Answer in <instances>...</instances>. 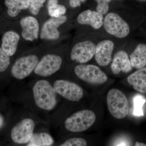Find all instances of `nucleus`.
<instances>
[{"label":"nucleus","mask_w":146,"mask_h":146,"mask_svg":"<svg viewBox=\"0 0 146 146\" xmlns=\"http://www.w3.org/2000/svg\"><path fill=\"white\" fill-rule=\"evenodd\" d=\"M53 139L47 133H33L30 143L40 146H50L54 143Z\"/></svg>","instance_id":"aec40b11"},{"label":"nucleus","mask_w":146,"mask_h":146,"mask_svg":"<svg viewBox=\"0 0 146 146\" xmlns=\"http://www.w3.org/2000/svg\"><path fill=\"white\" fill-rule=\"evenodd\" d=\"M67 18L63 16L60 18H54L49 19L43 25L40 34L42 39L55 40L58 39L60 32L57 29L62 24L66 22Z\"/></svg>","instance_id":"9b49d317"},{"label":"nucleus","mask_w":146,"mask_h":146,"mask_svg":"<svg viewBox=\"0 0 146 146\" xmlns=\"http://www.w3.org/2000/svg\"><path fill=\"white\" fill-rule=\"evenodd\" d=\"M59 146H87V142L83 138H73L67 140Z\"/></svg>","instance_id":"393cba45"},{"label":"nucleus","mask_w":146,"mask_h":146,"mask_svg":"<svg viewBox=\"0 0 146 146\" xmlns=\"http://www.w3.org/2000/svg\"><path fill=\"white\" fill-rule=\"evenodd\" d=\"M48 11L50 16L54 18H60L65 14L66 8L65 6L58 4V0H49Z\"/></svg>","instance_id":"412c9836"},{"label":"nucleus","mask_w":146,"mask_h":146,"mask_svg":"<svg viewBox=\"0 0 146 146\" xmlns=\"http://www.w3.org/2000/svg\"><path fill=\"white\" fill-rule=\"evenodd\" d=\"M22 27V35L27 41H33L38 38L39 24L36 18L32 16H27L20 21Z\"/></svg>","instance_id":"ddd939ff"},{"label":"nucleus","mask_w":146,"mask_h":146,"mask_svg":"<svg viewBox=\"0 0 146 146\" xmlns=\"http://www.w3.org/2000/svg\"><path fill=\"white\" fill-rule=\"evenodd\" d=\"M33 91L35 104L39 108L50 110L55 107L56 93L53 86L48 81L41 80L36 82L33 86Z\"/></svg>","instance_id":"f257e3e1"},{"label":"nucleus","mask_w":146,"mask_h":146,"mask_svg":"<svg viewBox=\"0 0 146 146\" xmlns=\"http://www.w3.org/2000/svg\"><path fill=\"white\" fill-rule=\"evenodd\" d=\"M119 146H125V145H124V144H121V145H119Z\"/></svg>","instance_id":"2f4dec72"},{"label":"nucleus","mask_w":146,"mask_h":146,"mask_svg":"<svg viewBox=\"0 0 146 146\" xmlns=\"http://www.w3.org/2000/svg\"><path fill=\"white\" fill-rule=\"evenodd\" d=\"M5 4L8 8V15L12 17L17 16L21 10L29 7L28 0H5Z\"/></svg>","instance_id":"6ab92c4d"},{"label":"nucleus","mask_w":146,"mask_h":146,"mask_svg":"<svg viewBox=\"0 0 146 146\" xmlns=\"http://www.w3.org/2000/svg\"><path fill=\"white\" fill-rule=\"evenodd\" d=\"M127 82L139 93H146V67L134 72L128 77Z\"/></svg>","instance_id":"f3484780"},{"label":"nucleus","mask_w":146,"mask_h":146,"mask_svg":"<svg viewBox=\"0 0 146 146\" xmlns=\"http://www.w3.org/2000/svg\"><path fill=\"white\" fill-rule=\"evenodd\" d=\"M53 86L56 93L70 101H79L83 96L84 91L81 87L68 80H56Z\"/></svg>","instance_id":"6e6552de"},{"label":"nucleus","mask_w":146,"mask_h":146,"mask_svg":"<svg viewBox=\"0 0 146 146\" xmlns=\"http://www.w3.org/2000/svg\"><path fill=\"white\" fill-rule=\"evenodd\" d=\"M27 146H40L37 145H34V144L29 143V145H28Z\"/></svg>","instance_id":"c756f323"},{"label":"nucleus","mask_w":146,"mask_h":146,"mask_svg":"<svg viewBox=\"0 0 146 146\" xmlns=\"http://www.w3.org/2000/svg\"><path fill=\"white\" fill-rule=\"evenodd\" d=\"M104 16L98 11L88 9L78 15V22L81 25H88L96 29L101 27L104 23Z\"/></svg>","instance_id":"2eb2a0df"},{"label":"nucleus","mask_w":146,"mask_h":146,"mask_svg":"<svg viewBox=\"0 0 146 146\" xmlns=\"http://www.w3.org/2000/svg\"><path fill=\"white\" fill-rule=\"evenodd\" d=\"M145 97L141 95H137L133 98V115L136 116H143V106L146 102Z\"/></svg>","instance_id":"4be33fe9"},{"label":"nucleus","mask_w":146,"mask_h":146,"mask_svg":"<svg viewBox=\"0 0 146 146\" xmlns=\"http://www.w3.org/2000/svg\"><path fill=\"white\" fill-rule=\"evenodd\" d=\"M81 3L79 0H70V5L73 7L80 6Z\"/></svg>","instance_id":"bb28decb"},{"label":"nucleus","mask_w":146,"mask_h":146,"mask_svg":"<svg viewBox=\"0 0 146 146\" xmlns=\"http://www.w3.org/2000/svg\"><path fill=\"white\" fill-rule=\"evenodd\" d=\"M4 124V119L2 115L0 114V129L2 127Z\"/></svg>","instance_id":"cd10ccee"},{"label":"nucleus","mask_w":146,"mask_h":146,"mask_svg":"<svg viewBox=\"0 0 146 146\" xmlns=\"http://www.w3.org/2000/svg\"><path fill=\"white\" fill-rule=\"evenodd\" d=\"M9 56L0 47V72H3L10 64Z\"/></svg>","instance_id":"b1692460"},{"label":"nucleus","mask_w":146,"mask_h":146,"mask_svg":"<svg viewBox=\"0 0 146 146\" xmlns=\"http://www.w3.org/2000/svg\"><path fill=\"white\" fill-rule=\"evenodd\" d=\"M76 75L83 81L93 84H102L106 82V74L98 66L93 65H80L74 69Z\"/></svg>","instance_id":"20e7f679"},{"label":"nucleus","mask_w":146,"mask_h":146,"mask_svg":"<svg viewBox=\"0 0 146 146\" xmlns=\"http://www.w3.org/2000/svg\"><path fill=\"white\" fill-rule=\"evenodd\" d=\"M45 1L46 0H28L29 8L31 13L33 15H37Z\"/></svg>","instance_id":"5701e85b"},{"label":"nucleus","mask_w":146,"mask_h":146,"mask_svg":"<svg viewBox=\"0 0 146 146\" xmlns=\"http://www.w3.org/2000/svg\"><path fill=\"white\" fill-rule=\"evenodd\" d=\"M62 63V58L59 56L47 54L39 62L34 72L36 74L41 76H48L58 71Z\"/></svg>","instance_id":"1a4fd4ad"},{"label":"nucleus","mask_w":146,"mask_h":146,"mask_svg":"<svg viewBox=\"0 0 146 146\" xmlns=\"http://www.w3.org/2000/svg\"><path fill=\"white\" fill-rule=\"evenodd\" d=\"M97 3V11L98 12L105 15L109 10V3L112 0H96Z\"/></svg>","instance_id":"a878e982"},{"label":"nucleus","mask_w":146,"mask_h":146,"mask_svg":"<svg viewBox=\"0 0 146 146\" xmlns=\"http://www.w3.org/2000/svg\"><path fill=\"white\" fill-rule=\"evenodd\" d=\"M39 63L35 55H30L18 58L11 68L12 75L17 79L26 78L33 72Z\"/></svg>","instance_id":"423d86ee"},{"label":"nucleus","mask_w":146,"mask_h":146,"mask_svg":"<svg viewBox=\"0 0 146 146\" xmlns=\"http://www.w3.org/2000/svg\"><path fill=\"white\" fill-rule=\"evenodd\" d=\"M96 46L90 41L76 44L72 49L71 58L80 63H86L92 59L96 52Z\"/></svg>","instance_id":"9d476101"},{"label":"nucleus","mask_w":146,"mask_h":146,"mask_svg":"<svg viewBox=\"0 0 146 146\" xmlns=\"http://www.w3.org/2000/svg\"><path fill=\"white\" fill-rule=\"evenodd\" d=\"M131 63L132 68L141 69L146 65V45L140 44L136 46L130 56Z\"/></svg>","instance_id":"a211bd4d"},{"label":"nucleus","mask_w":146,"mask_h":146,"mask_svg":"<svg viewBox=\"0 0 146 146\" xmlns=\"http://www.w3.org/2000/svg\"><path fill=\"white\" fill-rule=\"evenodd\" d=\"M79 1H80V2H84L86 0H79Z\"/></svg>","instance_id":"7c9ffc66"},{"label":"nucleus","mask_w":146,"mask_h":146,"mask_svg":"<svg viewBox=\"0 0 146 146\" xmlns=\"http://www.w3.org/2000/svg\"><path fill=\"white\" fill-rule=\"evenodd\" d=\"M107 104L108 110L114 117L125 118L129 112V105L125 94L119 89H110L108 94Z\"/></svg>","instance_id":"7ed1b4c3"},{"label":"nucleus","mask_w":146,"mask_h":146,"mask_svg":"<svg viewBox=\"0 0 146 146\" xmlns=\"http://www.w3.org/2000/svg\"><path fill=\"white\" fill-rule=\"evenodd\" d=\"M96 114L89 110L78 111L67 118L64 123L65 128L72 132L84 131L92 126L96 121Z\"/></svg>","instance_id":"f03ea898"},{"label":"nucleus","mask_w":146,"mask_h":146,"mask_svg":"<svg viewBox=\"0 0 146 146\" xmlns=\"http://www.w3.org/2000/svg\"><path fill=\"white\" fill-rule=\"evenodd\" d=\"M134 146H146V144L144 143H141V142L137 141Z\"/></svg>","instance_id":"c85d7f7f"},{"label":"nucleus","mask_w":146,"mask_h":146,"mask_svg":"<svg viewBox=\"0 0 146 146\" xmlns=\"http://www.w3.org/2000/svg\"><path fill=\"white\" fill-rule=\"evenodd\" d=\"M20 38V35L13 31L6 32L3 35L1 48L9 56H13L16 53Z\"/></svg>","instance_id":"dca6fc26"},{"label":"nucleus","mask_w":146,"mask_h":146,"mask_svg":"<svg viewBox=\"0 0 146 146\" xmlns=\"http://www.w3.org/2000/svg\"><path fill=\"white\" fill-rule=\"evenodd\" d=\"M35 124L33 120L26 118L19 121L13 127L11 136L14 143L18 144L28 143L33 135Z\"/></svg>","instance_id":"0eeeda50"},{"label":"nucleus","mask_w":146,"mask_h":146,"mask_svg":"<svg viewBox=\"0 0 146 146\" xmlns=\"http://www.w3.org/2000/svg\"><path fill=\"white\" fill-rule=\"evenodd\" d=\"M114 48V43L110 40H104L100 42L96 46L95 54L97 63L102 66L109 65L112 61Z\"/></svg>","instance_id":"f8f14e48"},{"label":"nucleus","mask_w":146,"mask_h":146,"mask_svg":"<svg viewBox=\"0 0 146 146\" xmlns=\"http://www.w3.org/2000/svg\"><path fill=\"white\" fill-rule=\"evenodd\" d=\"M112 72L118 74L121 72L127 73L132 70V67L127 54L121 50L116 53L111 65Z\"/></svg>","instance_id":"4468645a"},{"label":"nucleus","mask_w":146,"mask_h":146,"mask_svg":"<svg viewBox=\"0 0 146 146\" xmlns=\"http://www.w3.org/2000/svg\"><path fill=\"white\" fill-rule=\"evenodd\" d=\"M103 25L107 32L117 38H124L129 33L128 24L115 13H108L105 17Z\"/></svg>","instance_id":"39448f33"}]
</instances>
